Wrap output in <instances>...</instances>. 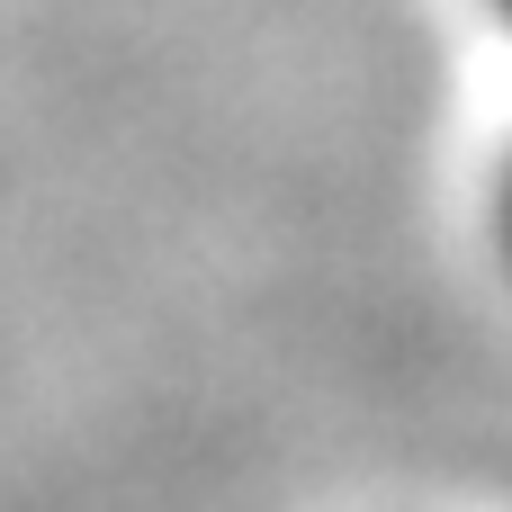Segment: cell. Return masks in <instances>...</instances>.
<instances>
[{
    "instance_id": "obj_1",
    "label": "cell",
    "mask_w": 512,
    "mask_h": 512,
    "mask_svg": "<svg viewBox=\"0 0 512 512\" xmlns=\"http://www.w3.org/2000/svg\"><path fill=\"white\" fill-rule=\"evenodd\" d=\"M486 225H495V261L512 270V135L495 153V180H486Z\"/></svg>"
},
{
    "instance_id": "obj_2",
    "label": "cell",
    "mask_w": 512,
    "mask_h": 512,
    "mask_svg": "<svg viewBox=\"0 0 512 512\" xmlns=\"http://www.w3.org/2000/svg\"><path fill=\"white\" fill-rule=\"evenodd\" d=\"M486 9H495V27H504V36H512V0H486Z\"/></svg>"
}]
</instances>
